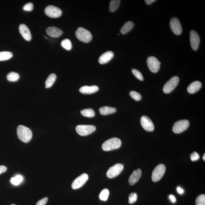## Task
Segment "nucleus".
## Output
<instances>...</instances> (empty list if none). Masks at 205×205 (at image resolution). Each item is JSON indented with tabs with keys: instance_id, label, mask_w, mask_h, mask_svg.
Returning a JSON list of instances; mask_svg holds the SVG:
<instances>
[{
	"instance_id": "nucleus-42",
	"label": "nucleus",
	"mask_w": 205,
	"mask_h": 205,
	"mask_svg": "<svg viewBox=\"0 0 205 205\" xmlns=\"http://www.w3.org/2000/svg\"><path fill=\"white\" fill-rule=\"evenodd\" d=\"M203 159L204 160V161H205V154L204 155V156L203 157Z\"/></svg>"
},
{
	"instance_id": "nucleus-25",
	"label": "nucleus",
	"mask_w": 205,
	"mask_h": 205,
	"mask_svg": "<svg viewBox=\"0 0 205 205\" xmlns=\"http://www.w3.org/2000/svg\"><path fill=\"white\" fill-rule=\"evenodd\" d=\"M20 79V75L18 73L13 72H10L7 76V79L8 81L15 82Z\"/></svg>"
},
{
	"instance_id": "nucleus-37",
	"label": "nucleus",
	"mask_w": 205,
	"mask_h": 205,
	"mask_svg": "<svg viewBox=\"0 0 205 205\" xmlns=\"http://www.w3.org/2000/svg\"><path fill=\"white\" fill-rule=\"evenodd\" d=\"M48 199V198L47 197L43 198L38 201L36 205H45L47 203Z\"/></svg>"
},
{
	"instance_id": "nucleus-10",
	"label": "nucleus",
	"mask_w": 205,
	"mask_h": 205,
	"mask_svg": "<svg viewBox=\"0 0 205 205\" xmlns=\"http://www.w3.org/2000/svg\"><path fill=\"white\" fill-rule=\"evenodd\" d=\"M45 12L46 15L52 18H59L62 14V10L60 8L51 5L46 7Z\"/></svg>"
},
{
	"instance_id": "nucleus-15",
	"label": "nucleus",
	"mask_w": 205,
	"mask_h": 205,
	"mask_svg": "<svg viewBox=\"0 0 205 205\" xmlns=\"http://www.w3.org/2000/svg\"><path fill=\"white\" fill-rule=\"evenodd\" d=\"M19 31L24 39L28 41H31L32 36L30 30L27 26L23 24H20L19 26Z\"/></svg>"
},
{
	"instance_id": "nucleus-32",
	"label": "nucleus",
	"mask_w": 205,
	"mask_h": 205,
	"mask_svg": "<svg viewBox=\"0 0 205 205\" xmlns=\"http://www.w3.org/2000/svg\"><path fill=\"white\" fill-rule=\"evenodd\" d=\"M130 95L132 98L137 101H139L141 99V95L136 91H131L130 93Z\"/></svg>"
},
{
	"instance_id": "nucleus-9",
	"label": "nucleus",
	"mask_w": 205,
	"mask_h": 205,
	"mask_svg": "<svg viewBox=\"0 0 205 205\" xmlns=\"http://www.w3.org/2000/svg\"><path fill=\"white\" fill-rule=\"evenodd\" d=\"M147 66L151 72L155 73L159 71L161 63L158 59L154 56H150L147 59Z\"/></svg>"
},
{
	"instance_id": "nucleus-27",
	"label": "nucleus",
	"mask_w": 205,
	"mask_h": 205,
	"mask_svg": "<svg viewBox=\"0 0 205 205\" xmlns=\"http://www.w3.org/2000/svg\"><path fill=\"white\" fill-rule=\"evenodd\" d=\"M13 56V54L10 51L0 52V61L9 60Z\"/></svg>"
},
{
	"instance_id": "nucleus-29",
	"label": "nucleus",
	"mask_w": 205,
	"mask_h": 205,
	"mask_svg": "<svg viewBox=\"0 0 205 205\" xmlns=\"http://www.w3.org/2000/svg\"><path fill=\"white\" fill-rule=\"evenodd\" d=\"M62 47L67 50H70L72 48V44L70 40L69 39H65L62 41L61 43Z\"/></svg>"
},
{
	"instance_id": "nucleus-3",
	"label": "nucleus",
	"mask_w": 205,
	"mask_h": 205,
	"mask_svg": "<svg viewBox=\"0 0 205 205\" xmlns=\"http://www.w3.org/2000/svg\"><path fill=\"white\" fill-rule=\"evenodd\" d=\"M75 35L79 41L86 43L90 42L93 38L91 33L87 29L82 27L78 28L76 31Z\"/></svg>"
},
{
	"instance_id": "nucleus-30",
	"label": "nucleus",
	"mask_w": 205,
	"mask_h": 205,
	"mask_svg": "<svg viewBox=\"0 0 205 205\" xmlns=\"http://www.w3.org/2000/svg\"><path fill=\"white\" fill-rule=\"evenodd\" d=\"M109 192L108 189L105 188L102 191L99 195V198L101 200L107 201L108 199Z\"/></svg>"
},
{
	"instance_id": "nucleus-19",
	"label": "nucleus",
	"mask_w": 205,
	"mask_h": 205,
	"mask_svg": "<svg viewBox=\"0 0 205 205\" xmlns=\"http://www.w3.org/2000/svg\"><path fill=\"white\" fill-rule=\"evenodd\" d=\"M99 90V88L97 86H87L82 87L79 89V92L85 94H89L96 93Z\"/></svg>"
},
{
	"instance_id": "nucleus-2",
	"label": "nucleus",
	"mask_w": 205,
	"mask_h": 205,
	"mask_svg": "<svg viewBox=\"0 0 205 205\" xmlns=\"http://www.w3.org/2000/svg\"><path fill=\"white\" fill-rule=\"evenodd\" d=\"M122 142L120 139L117 138H113L104 142L102 145V149L105 151L115 150L121 147Z\"/></svg>"
},
{
	"instance_id": "nucleus-5",
	"label": "nucleus",
	"mask_w": 205,
	"mask_h": 205,
	"mask_svg": "<svg viewBox=\"0 0 205 205\" xmlns=\"http://www.w3.org/2000/svg\"><path fill=\"white\" fill-rule=\"evenodd\" d=\"M166 171V166L160 164L156 167L152 172V179L154 182L159 181L162 178Z\"/></svg>"
},
{
	"instance_id": "nucleus-23",
	"label": "nucleus",
	"mask_w": 205,
	"mask_h": 205,
	"mask_svg": "<svg viewBox=\"0 0 205 205\" xmlns=\"http://www.w3.org/2000/svg\"><path fill=\"white\" fill-rule=\"evenodd\" d=\"M56 75L54 74H50L45 82L46 88H51L56 79Z\"/></svg>"
},
{
	"instance_id": "nucleus-21",
	"label": "nucleus",
	"mask_w": 205,
	"mask_h": 205,
	"mask_svg": "<svg viewBox=\"0 0 205 205\" xmlns=\"http://www.w3.org/2000/svg\"><path fill=\"white\" fill-rule=\"evenodd\" d=\"M99 112L102 115H107L113 114L116 112V109L114 107H103L99 109Z\"/></svg>"
},
{
	"instance_id": "nucleus-6",
	"label": "nucleus",
	"mask_w": 205,
	"mask_h": 205,
	"mask_svg": "<svg viewBox=\"0 0 205 205\" xmlns=\"http://www.w3.org/2000/svg\"><path fill=\"white\" fill-rule=\"evenodd\" d=\"M190 122L187 120H182L175 123L173 127V131L175 133L183 132L188 128Z\"/></svg>"
},
{
	"instance_id": "nucleus-20",
	"label": "nucleus",
	"mask_w": 205,
	"mask_h": 205,
	"mask_svg": "<svg viewBox=\"0 0 205 205\" xmlns=\"http://www.w3.org/2000/svg\"><path fill=\"white\" fill-rule=\"evenodd\" d=\"M202 83L199 81H195L188 87L187 91L190 93H194L199 91L202 87Z\"/></svg>"
},
{
	"instance_id": "nucleus-43",
	"label": "nucleus",
	"mask_w": 205,
	"mask_h": 205,
	"mask_svg": "<svg viewBox=\"0 0 205 205\" xmlns=\"http://www.w3.org/2000/svg\"><path fill=\"white\" fill-rule=\"evenodd\" d=\"M11 205H16L13 204H11Z\"/></svg>"
},
{
	"instance_id": "nucleus-24",
	"label": "nucleus",
	"mask_w": 205,
	"mask_h": 205,
	"mask_svg": "<svg viewBox=\"0 0 205 205\" xmlns=\"http://www.w3.org/2000/svg\"><path fill=\"white\" fill-rule=\"evenodd\" d=\"M120 3L121 1H120V0H112V1H111L110 5H109V11L112 12H115L119 8Z\"/></svg>"
},
{
	"instance_id": "nucleus-26",
	"label": "nucleus",
	"mask_w": 205,
	"mask_h": 205,
	"mask_svg": "<svg viewBox=\"0 0 205 205\" xmlns=\"http://www.w3.org/2000/svg\"><path fill=\"white\" fill-rule=\"evenodd\" d=\"M81 113L85 117H93L95 116V112L93 109L88 108L83 109L81 111Z\"/></svg>"
},
{
	"instance_id": "nucleus-16",
	"label": "nucleus",
	"mask_w": 205,
	"mask_h": 205,
	"mask_svg": "<svg viewBox=\"0 0 205 205\" xmlns=\"http://www.w3.org/2000/svg\"><path fill=\"white\" fill-rule=\"evenodd\" d=\"M46 34L52 37H58L63 34V32L58 28L51 26L46 29Z\"/></svg>"
},
{
	"instance_id": "nucleus-35",
	"label": "nucleus",
	"mask_w": 205,
	"mask_h": 205,
	"mask_svg": "<svg viewBox=\"0 0 205 205\" xmlns=\"http://www.w3.org/2000/svg\"><path fill=\"white\" fill-rule=\"evenodd\" d=\"M23 9L24 11H32L33 9V4L31 2L27 3L24 6Z\"/></svg>"
},
{
	"instance_id": "nucleus-7",
	"label": "nucleus",
	"mask_w": 205,
	"mask_h": 205,
	"mask_svg": "<svg viewBox=\"0 0 205 205\" xmlns=\"http://www.w3.org/2000/svg\"><path fill=\"white\" fill-rule=\"evenodd\" d=\"M179 81V79L177 76H174L167 82L163 87V91L165 93H169L176 87Z\"/></svg>"
},
{
	"instance_id": "nucleus-4",
	"label": "nucleus",
	"mask_w": 205,
	"mask_h": 205,
	"mask_svg": "<svg viewBox=\"0 0 205 205\" xmlns=\"http://www.w3.org/2000/svg\"><path fill=\"white\" fill-rule=\"evenodd\" d=\"M96 129L93 125H79L76 126V130L77 133L82 136H87L93 132Z\"/></svg>"
},
{
	"instance_id": "nucleus-14",
	"label": "nucleus",
	"mask_w": 205,
	"mask_h": 205,
	"mask_svg": "<svg viewBox=\"0 0 205 205\" xmlns=\"http://www.w3.org/2000/svg\"><path fill=\"white\" fill-rule=\"evenodd\" d=\"M191 46L193 50L196 51L198 48L200 43V37L195 31L192 30L190 32Z\"/></svg>"
},
{
	"instance_id": "nucleus-17",
	"label": "nucleus",
	"mask_w": 205,
	"mask_h": 205,
	"mask_svg": "<svg viewBox=\"0 0 205 205\" xmlns=\"http://www.w3.org/2000/svg\"><path fill=\"white\" fill-rule=\"evenodd\" d=\"M142 171L140 169H137L133 172V173L130 177L129 182L130 185H135L136 182L139 181L141 178Z\"/></svg>"
},
{
	"instance_id": "nucleus-41",
	"label": "nucleus",
	"mask_w": 205,
	"mask_h": 205,
	"mask_svg": "<svg viewBox=\"0 0 205 205\" xmlns=\"http://www.w3.org/2000/svg\"><path fill=\"white\" fill-rule=\"evenodd\" d=\"M177 191H178V193L180 194L183 193H184V190L183 189L180 188L179 187L177 188Z\"/></svg>"
},
{
	"instance_id": "nucleus-8",
	"label": "nucleus",
	"mask_w": 205,
	"mask_h": 205,
	"mask_svg": "<svg viewBox=\"0 0 205 205\" xmlns=\"http://www.w3.org/2000/svg\"><path fill=\"white\" fill-rule=\"evenodd\" d=\"M124 168V165L121 163H117L113 166L111 167L107 172V178L110 179L115 178L120 174Z\"/></svg>"
},
{
	"instance_id": "nucleus-22",
	"label": "nucleus",
	"mask_w": 205,
	"mask_h": 205,
	"mask_svg": "<svg viewBox=\"0 0 205 205\" xmlns=\"http://www.w3.org/2000/svg\"><path fill=\"white\" fill-rule=\"evenodd\" d=\"M134 26L133 22L129 21L126 22L121 29L120 32L123 35L126 34L131 31Z\"/></svg>"
},
{
	"instance_id": "nucleus-18",
	"label": "nucleus",
	"mask_w": 205,
	"mask_h": 205,
	"mask_svg": "<svg viewBox=\"0 0 205 205\" xmlns=\"http://www.w3.org/2000/svg\"><path fill=\"white\" fill-rule=\"evenodd\" d=\"M114 53L112 51H108L102 54L99 58L98 61L101 64L107 63L114 57Z\"/></svg>"
},
{
	"instance_id": "nucleus-11",
	"label": "nucleus",
	"mask_w": 205,
	"mask_h": 205,
	"mask_svg": "<svg viewBox=\"0 0 205 205\" xmlns=\"http://www.w3.org/2000/svg\"><path fill=\"white\" fill-rule=\"evenodd\" d=\"M170 27L172 32L176 35L181 34L182 29L181 24L178 18L174 17L170 20Z\"/></svg>"
},
{
	"instance_id": "nucleus-1",
	"label": "nucleus",
	"mask_w": 205,
	"mask_h": 205,
	"mask_svg": "<svg viewBox=\"0 0 205 205\" xmlns=\"http://www.w3.org/2000/svg\"><path fill=\"white\" fill-rule=\"evenodd\" d=\"M17 133L18 138L22 141L27 143L30 141L32 137V133L29 128L22 125L18 126Z\"/></svg>"
},
{
	"instance_id": "nucleus-31",
	"label": "nucleus",
	"mask_w": 205,
	"mask_h": 205,
	"mask_svg": "<svg viewBox=\"0 0 205 205\" xmlns=\"http://www.w3.org/2000/svg\"><path fill=\"white\" fill-rule=\"evenodd\" d=\"M196 205H205V194H201L198 196L196 199Z\"/></svg>"
},
{
	"instance_id": "nucleus-13",
	"label": "nucleus",
	"mask_w": 205,
	"mask_h": 205,
	"mask_svg": "<svg viewBox=\"0 0 205 205\" xmlns=\"http://www.w3.org/2000/svg\"><path fill=\"white\" fill-rule=\"evenodd\" d=\"M141 126L146 131H152L154 129V126L152 121L147 116H142L141 119Z\"/></svg>"
},
{
	"instance_id": "nucleus-33",
	"label": "nucleus",
	"mask_w": 205,
	"mask_h": 205,
	"mask_svg": "<svg viewBox=\"0 0 205 205\" xmlns=\"http://www.w3.org/2000/svg\"><path fill=\"white\" fill-rule=\"evenodd\" d=\"M137 198H138V196H137V194L135 193H132L130 194L129 196V198H128V202H129V204H132L133 203L136 202L137 200Z\"/></svg>"
},
{
	"instance_id": "nucleus-28",
	"label": "nucleus",
	"mask_w": 205,
	"mask_h": 205,
	"mask_svg": "<svg viewBox=\"0 0 205 205\" xmlns=\"http://www.w3.org/2000/svg\"><path fill=\"white\" fill-rule=\"evenodd\" d=\"M23 177L21 175H18L12 178L10 182L14 185H18L21 183L23 181Z\"/></svg>"
},
{
	"instance_id": "nucleus-12",
	"label": "nucleus",
	"mask_w": 205,
	"mask_h": 205,
	"mask_svg": "<svg viewBox=\"0 0 205 205\" xmlns=\"http://www.w3.org/2000/svg\"><path fill=\"white\" fill-rule=\"evenodd\" d=\"M88 175L87 174H82L76 178L73 182L72 185L73 189H79L82 187L88 181Z\"/></svg>"
},
{
	"instance_id": "nucleus-38",
	"label": "nucleus",
	"mask_w": 205,
	"mask_h": 205,
	"mask_svg": "<svg viewBox=\"0 0 205 205\" xmlns=\"http://www.w3.org/2000/svg\"><path fill=\"white\" fill-rule=\"evenodd\" d=\"M7 168L6 166L3 165H0V174L7 171Z\"/></svg>"
},
{
	"instance_id": "nucleus-40",
	"label": "nucleus",
	"mask_w": 205,
	"mask_h": 205,
	"mask_svg": "<svg viewBox=\"0 0 205 205\" xmlns=\"http://www.w3.org/2000/svg\"><path fill=\"white\" fill-rule=\"evenodd\" d=\"M170 199H171L172 202L173 203H175L176 201V199L174 196L173 195L169 196Z\"/></svg>"
},
{
	"instance_id": "nucleus-34",
	"label": "nucleus",
	"mask_w": 205,
	"mask_h": 205,
	"mask_svg": "<svg viewBox=\"0 0 205 205\" xmlns=\"http://www.w3.org/2000/svg\"><path fill=\"white\" fill-rule=\"evenodd\" d=\"M132 72L134 75H135L137 79L140 80V81H143L144 78L143 76H142L141 73L140 71L137 70V69H133L132 70Z\"/></svg>"
},
{
	"instance_id": "nucleus-39",
	"label": "nucleus",
	"mask_w": 205,
	"mask_h": 205,
	"mask_svg": "<svg viewBox=\"0 0 205 205\" xmlns=\"http://www.w3.org/2000/svg\"><path fill=\"white\" fill-rule=\"evenodd\" d=\"M156 1L155 0H145V2L147 5H150Z\"/></svg>"
},
{
	"instance_id": "nucleus-36",
	"label": "nucleus",
	"mask_w": 205,
	"mask_h": 205,
	"mask_svg": "<svg viewBox=\"0 0 205 205\" xmlns=\"http://www.w3.org/2000/svg\"><path fill=\"white\" fill-rule=\"evenodd\" d=\"M199 154L196 152H193L191 154V159L192 161H197L199 159Z\"/></svg>"
}]
</instances>
